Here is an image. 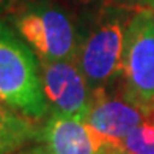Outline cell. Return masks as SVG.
<instances>
[{"instance_id":"obj_1","label":"cell","mask_w":154,"mask_h":154,"mask_svg":"<svg viewBox=\"0 0 154 154\" xmlns=\"http://www.w3.org/2000/svg\"><path fill=\"white\" fill-rule=\"evenodd\" d=\"M8 20L39 60H75L83 33L63 2L25 0L10 13Z\"/></svg>"},{"instance_id":"obj_2","label":"cell","mask_w":154,"mask_h":154,"mask_svg":"<svg viewBox=\"0 0 154 154\" xmlns=\"http://www.w3.org/2000/svg\"><path fill=\"white\" fill-rule=\"evenodd\" d=\"M0 101L35 121L49 110L38 55L3 20H0Z\"/></svg>"},{"instance_id":"obj_3","label":"cell","mask_w":154,"mask_h":154,"mask_svg":"<svg viewBox=\"0 0 154 154\" xmlns=\"http://www.w3.org/2000/svg\"><path fill=\"white\" fill-rule=\"evenodd\" d=\"M104 8V6H102ZM121 10L104 8L82 35L75 63L93 91L106 90L123 74L126 22Z\"/></svg>"},{"instance_id":"obj_4","label":"cell","mask_w":154,"mask_h":154,"mask_svg":"<svg viewBox=\"0 0 154 154\" xmlns=\"http://www.w3.org/2000/svg\"><path fill=\"white\" fill-rule=\"evenodd\" d=\"M121 94L146 115L154 107V11H135L126 22Z\"/></svg>"},{"instance_id":"obj_5","label":"cell","mask_w":154,"mask_h":154,"mask_svg":"<svg viewBox=\"0 0 154 154\" xmlns=\"http://www.w3.org/2000/svg\"><path fill=\"white\" fill-rule=\"evenodd\" d=\"M39 61L51 112L85 121L94 99V91L90 88L75 60Z\"/></svg>"},{"instance_id":"obj_6","label":"cell","mask_w":154,"mask_h":154,"mask_svg":"<svg viewBox=\"0 0 154 154\" xmlns=\"http://www.w3.org/2000/svg\"><path fill=\"white\" fill-rule=\"evenodd\" d=\"M148 115L120 93L112 96L109 88L94 91L85 123L110 148L121 149V142L129 132L145 121Z\"/></svg>"},{"instance_id":"obj_7","label":"cell","mask_w":154,"mask_h":154,"mask_svg":"<svg viewBox=\"0 0 154 154\" xmlns=\"http://www.w3.org/2000/svg\"><path fill=\"white\" fill-rule=\"evenodd\" d=\"M41 142L51 154H115L82 120L51 112L49 120L41 128Z\"/></svg>"},{"instance_id":"obj_8","label":"cell","mask_w":154,"mask_h":154,"mask_svg":"<svg viewBox=\"0 0 154 154\" xmlns=\"http://www.w3.org/2000/svg\"><path fill=\"white\" fill-rule=\"evenodd\" d=\"M41 138V128L0 101V154H13Z\"/></svg>"},{"instance_id":"obj_9","label":"cell","mask_w":154,"mask_h":154,"mask_svg":"<svg viewBox=\"0 0 154 154\" xmlns=\"http://www.w3.org/2000/svg\"><path fill=\"white\" fill-rule=\"evenodd\" d=\"M126 154H154V121L146 118L121 142Z\"/></svg>"},{"instance_id":"obj_10","label":"cell","mask_w":154,"mask_h":154,"mask_svg":"<svg viewBox=\"0 0 154 154\" xmlns=\"http://www.w3.org/2000/svg\"><path fill=\"white\" fill-rule=\"evenodd\" d=\"M101 5L104 8H113L121 10L126 13H135L143 10H152L154 11V0H102Z\"/></svg>"},{"instance_id":"obj_11","label":"cell","mask_w":154,"mask_h":154,"mask_svg":"<svg viewBox=\"0 0 154 154\" xmlns=\"http://www.w3.org/2000/svg\"><path fill=\"white\" fill-rule=\"evenodd\" d=\"M22 2H25V0H0V17L8 16L10 13L14 8H17Z\"/></svg>"},{"instance_id":"obj_12","label":"cell","mask_w":154,"mask_h":154,"mask_svg":"<svg viewBox=\"0 0 154 154\" xmlns=\"http://www.w3.org/2000/svg\"><path fill=\"white\" fill-rule=\"evenodd\" d=\"M13 154H51L44 145H35V146H25Z\"/></svg>"},{"instance_id":"obj_13","label":"cell","mask_w":154,"mask_h":154,"mask_svg":"<svg viewBox=\"0 0 154 154\" xmlns=\"http://www.w3.org/2000/svg\"><path fill=\"white\" fill-rule=\"evenodd\" d=\"M63 3H69V5H75V6H93L97 2H102V0H58Z\"/></svg>"},{"instance_id":"obj_14","label":"cell","mask_w":154,"mask_h":154,"mask_svg":"<svg viewBox=\"0 0 154 154\" xmlns=\"http://www.w3.org/2000/svg\"><path fill=\"white\" fill-rule=\"evenodd\" d=\"M148 118H149V120H152V121H154V107H152V110L149 112V115H148Z\"/></svg>"},{"instance_id":"obj_15","label":"cell","mask_w":154,"mask_h":154,"mask_svg":"<svg viewBox=\"0 0 154 154\" xmlns=\"http://www.w3.org/2000/svg\"><path fill=\"white\" fill-rule=\"evenodd\" d=\"M116 154H126V152H124V151H118Z\"/></svg>"},{"instance_id":"obj_16","label":"cell","mask_w":154,"mask_h":154,"mask_svg":"<svg viewBox=\"0 0 154 154\" xmlns=\"http://www.w3.org/2000/svg\"><path fill=\"white\" fill-rule=\"evenodd\" d=\"M121 151H123V149H121ZM115 154H116V152H115Z\"/></svg>"}]
</instances>
